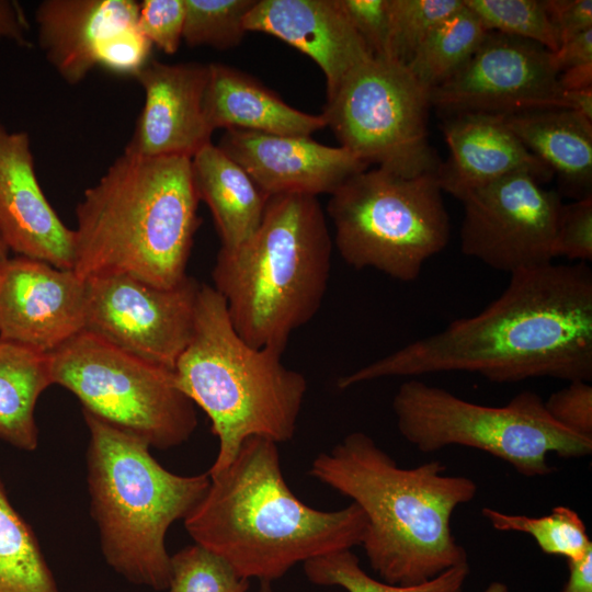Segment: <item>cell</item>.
<instances>
[{"instance_id": "obj_1", "label": "cell", "mask_w": 592, "mask_h": 592, "mask_svg": "<svg viewBox=\"0 0 592 592\" xmlns=\"http://www.w3.org/2000/svg\"><path fill=\"white\" fill-rule=\"evenodd\" d=\"M510 276L503 293L479 314L340 377L338 387L443 372L476 373L499 384L535 377L591 382L592 272L587 263H550Z\"/></svg>"}, {"instance_id": "obj_2", "label": "cell", "mask_w": 592, "mask_h": 592, "mask_svg": "<svg viewBox=\"0 0 592 592\" xmlns=\"http://www.w3.org/2000/svg\"><path fill=\"white\" fill-rule=\"evenodd\" d=\"M444 471L437 460L401 468L371 436L353 432L319 454L309 475L363 511L361 546L379 578L409 587L467 562L451 520L459 505L475 498L477 483Z\"/></svg>"}, {"instance_id": "obj_3", "label": "cell", "mask_w": 592, "mask_h": 592, "mask_svg": "<svg viewBox=\"0 0 592 592\" xmlns=\"http://www.w3.org/2000/svg\"><path fill=\"white\" fill-rule=\"evenodd\" d=\"M185 516L196 544L226 559L241 577L272 582L296 563L362 544L366 519L353 502L321 511L286 485L277 443L251 436Z\"/></svg>"}, {"instance_id": "obj_4", "label": "cell", "mask_w": 592, "mask_h": 592, "mask_svg": "<svg viewBox=\"0 0 592 592\" xmlns=\"http://www.w3.org/2000/svg\"><path fill=\"white\" fill-rule=\"evenodd\" d=\"M198 202L190 158L124 150L76 207L73 272L82 280L126 274L162 288L180 284Z\"/></svg>"}, {"instance_id": "obj_5", "label": "cell", "mask_w": 592, "mask_h": 592, "mask_svg": "<svg viewBox=\"0 0 592 592\" xmlns=\"http://www.w3.org/2000/svg\"><path fill=\"white\" fill-rule=\"evenodd\" d=\"M331 255V237L316 196H271L255 232L236 249H219L213 287L248 344L283 352L292 333L319 310Z\"/></svg>"}, {"instance_id": "obj_6", "label": "cell", "mask_w": 592, "mask_h": 592, "mask_svg": "<svg viewBox=\"0 0 592 592\" xmlns=\"http://www.w3.org/2000/svg\"><path fill=\"white\" fill-rule=\"evenodd\" d=\"M282 353L248 344L220 294L201 284L193 334L173 375L180 390L209 418L218 439L208 475L225 469L248 437L281 443L294 436L308 384L283 364Z\"/></svg>"}, {"instance_id": "obj_7", "label": "cell", "mask_w": 592, "mask_h": 592, "mask_svg": "<svg viewBox=\"0 0 592 592\" xmlns=\"http://www.w3.org/2000/svg\"><path fill=\"white\" fill-rule=\"evenodd\" d=\"M91 513L106 562L132 583L166 590L169 527L208 489L207 473L181 476L163 468L140 439L83 412Z\"/></svg>"}, {"instance_id": "obj_8", "label": "cell", "mask_w": 592, "mask_h": 592, "mask_svg": "<svg viewBox=\"0 0 592 592\" xmlns=\"http://www.w3.org/2000/svg\"><path fill=\"white\" fill-rule=\"evenodd\" d=\"M392 410L400 434L420 452L471 447L510 464L525 477L551 474L550 453L563 458L592 453V439L557 423L540 396L530 390L492 407L411 378L396 391Z\"/></svg>"}, {"instance_id": "obj_9", "label": "cell", "mask_w": 592, "mask_h": 592, "mask_svg": "<svg viewBox=\"0 0 592 592\" xmlns=\"http://www.w3.org/2000/svg\"><path fill=\"white\" fill-rule=\"evenodd\" d=\"M442 193L434 174L406 178L375 168L353 175L327 204L339 254L356 270L417 280L449 240Z\"/></svg>"}, {"instance_id": "obj_10", "label": "cell", "mask_w": 592, "mask_h": 592, "mask_svg": "<svg viewBox=\"0 0 592 592\" xmlns=\"http://www.w3.org/2000/svg\"><path fill=\"white\" fill-rule=\"evenodd\" d=\"M47 355L53 384L71 391L83 412L159 449L179 446L193 434L195 405L177 386L173 371L87 331Z\"/></svg>"}, {"instance_id": "obj_11", "label": "cell", "mask_w": 592, "mask_h": 592, "mask_svg": "<svg viewBox=\"0 0 592 592\" xmlns=\"http://www.w3.org/2000/svg\"><path fill=\"white\" fill-rule=\"evenodd\" d=\"M430 91L406 65L373 57L327 98L322 116L340 146L366 164L400 177L435 174L429 141Z\"/></svg>"}, {"instance_id": "obj_12", "label": "cell", "mask_w": 592, "mask_h": 592, "mask_svg": "<svg viewBox=\"0 0 592 592\" xmlns=\"http://www.w3.org/2000/svg\"><path fill=\"white\" fill-rule=\"evenodd\" d=\"M86 282L84 327L113 346L173 371L194 329L201 283L162 288L126 274Z\"/></svg>"}, {"instance_id": "obj_13", "label": "cell", "mask_w": 592, "mask_h": 592, "mask_svg": "<svg viewBox=\"0 0 592 592\" xmlns=\"http://www.w3.org/2000/svg\"><path fill=\"white\" fill-rule=\"evenodd\" d=\"M460 248L497 271L516 273L553 263L562 202L528 173H515L462 200Z\"/></svg>"}, {"instance_id": "obj_14", "label": "cell", "mask_w": 592, "mask_h": 592, "mask_svg": "<svg viewBox=\"0 0 592 592\" xmlns=\"http://www.w3.org/2000/svg\"><path fill=\"white\" fill-rule=\"evenodd\" d=\"M558 76L551 52L542 45L488 31L469 60L430 91V103L445 116L565 107Z\"/></svg>"}, {"instance_id": "obj_15", "label": "cell", "mask_w": 592, "mask_h": 592, "mask_svg": "<svg viewBox=\"0 0 592 592\" xmlns=\"http://www.w3.org/2000/svg\"><path fill=\"white\" fill-rule=\"evenodd\" d=\"M86 282L16 255L0 271V340L48 354L83 331Z\"/></svg>"}, {"instance_id": "obj_16", "label": "cell", "mask_w": 592, "mask_h": 592, "mask_svg": "<svg viewBox=\"0 0 592 592\" xmlns=\"http://www.w3.org/2000/svg\"><path fill=\"white\" fill-rule=\"evenodd\" d=\"M270 197L282 194L331 195L368 169L346 148L311 137L226 129L217 145Z\"/></svg>"}, {"instance_id": "obj_17", "label": "cell", "mask_w": 592, "mask_h": 592, "mask_svg": "<svg viewBox=\"0 0 592 592\" xmlns=\"http://www.w3.org/2000/svg\"><path fill=\"white\" fill-rule=\"evenodd\" d=\"M135 79L145 102L125 151L192 159L212 143L204 112L208 64H166L150 58Z\"/></svg>"}, {"instance_id": "obj_18", "label": "cell", "mask_w": 592, "mask_h": 592, "mask_svg": "<svg viewBox=\"0 0 592 592\" xmlns=\"http://www.w3.org/2000/svg\"><path fill=\"white\" fill-rule=\"evenodd\" d=\"M0 231L18 255L72 270L73 230L54 210L35 173L30 136L0 123Z\"/></svg>"}, {"instance_id": "obj_19", "label": "cell", "mask_w": 592, "mask_h": 592, "mask_svg": "<svg viewBox=\"0 0 592 592\" xmlns=\"http://www.w3.org/2000/svg\"><path fill=\"white\" fill-rule=\"evenodd\" d=\"M244 29L275 36L310 57L326 77L327 98L374 57L338 0H257Z\"/></svg>"}, {"instance_id": "obj_20", "label": "cell", "mask_w": 592, "mask_h": 592, "mask_svg": "<svg viewBox=\"0 0 592 592\" xmlns=\"http://www.w3.org/2000/svg\"><path fill=\"white\" fill-rule=\"evenodd\" d=\"M442 130L449 149L434 177L442 192L462 201L471 191L515 173L539 183L551 170L510 129L503 115L459 113L445 116Z\"/></svg>"}, {"instance_id": "obj_21", "label": "cell", "mask_w": 592, "mask_h": 592, "mask_svg": "<svg viewBox=\"0 0 592 592\" xmlns=\"http://www.w3.org/2000/svg\"><path fill=\"white\" fill-rule=\"evenodd\" d=\"M134 0H45L35 11L37 41L46 59L69 84L98 66L102 45L137 25Z\"/></svg>"}, {"instance_id": "obj_22", "label": "cell", "mask_w": 592, "mask_h": 592, "mask_svg": "<svg viewBox=\"0 0 592 592\" xmlns=\"http://www.w3.org/2000/svg\"><path fill=\"white\" fill-rule=\"evenodd\" d=\"M204 112L213 132L225 128L310 137L327 127L321 114L292 107L252 76L218 62L208 64Z\"/></svg>"}, {"instance_id": "obj_23", "label": "cell", "mask_w": 592, "mask_h": 592, "mask_svg": "<svg viewBox=\"0 0 592 592\" xmlns=\"http://www.w3.org/2000/svg\"><path fill=\"white\" fill-rule=\"evenodd\" d=\"M523 145L577 200L591 194L592 121L566 107H540L503 115Z\"/></svg>"}, {"instance_id": "obj_24", "label": "cell", "mask_w": 592, "mask_h": 592, "mask_svg": "<svg viewBox=\"0 0 592 592\" xmlns=\"http://www.w3.org/2000/svg\"><path fill=\"white\" fill-rule=\"evenodd\" d=\"M191 166L198 200L212 213L220 248L236 249L259 228L270 196L212 143L191 159Z\"/></svg>"}, {"instance_id": "obj_25", "label": "cell", "mask_w": 592, "mask_h": 592, "mask_svg": "<svg viewBox=\"0 0 592 592\" xmlns=\"http://www.w3.org/2000/svg\"><path fill=\"white\" fill-rule=\"evenodd\" d=\"M50 385L47 354L0 340V440L24 451L37 447L35 406Z\"/></svg>"}, {"instance_id": "obj_26", "label": "cell", "mask_w": 592, "mask_h": 592, "mask_svg": "<svg viewBox=\"0 0 592 592\" xmlns=\"http://www.w3.org/2000/svg\"><path fill=\"white\" fill-rule=\"evenodd\" d=\"M487 33L480 19L464 3L432 30L406 66L431 91L469 60Z\"/></svg>"}, {"instance_id": "obj_27", "label": "cell", "mask_w": 592, "mask_h": 592, "mask_svg": "<svg viewBox=\"0 0 592 592\" xmlns=\"http://www.w3.org/2000/svg\"><path fill=\"white\" fill-rule=\"evenodd\" d=\"M0 592H58L32 530L11 504L1 479Z\"/></svg>"}, {"instance_id": "obj_28", "label": "cell", "mask_w": 592, "mask_h": 592, "mask_svg": "<svg viewBox=\"0 0 592 592\" xmlns=\"http://www.w3.org/2000/svg\"><path fill=\"white\" fill-rule=\"evenodd\" d=\"M308 580L318 585H338L348 592H463L468 562L449 568L415 585L401 587L375 580L360 566L351 549L318 556L303 563Z\"/></svg>"}, {"instance_id": "obj_29", "label": "cell", "mask_w": 592, "mask_h": 592, "mask_svg": "<svg viewBox=\"0 0 592 592\" xmlns=\"http://www.w3.org/2000/svg\"><path fill=\"white\" fill-rule=\"evenodd\" d=\"M481 514L498 531L528 534L547 555L572 561L592 550L584 522L568 506H555L542 516L510 514L492 508H482Z\"/></svg>"}, {"instance_id": "obj_30", "label": "cell", "mask_w": 592, "mask_h": 592, "mask_svg": "<svg viewBox=\"0 0 592 592\" xmlns=\"http://www.w3.org/2000/svg\"><path fill=\"white\" fill-rule=\"evenodd\" d=\"M183 41L191 47H236L247 31L244 19L257 0H184Z\"/></svg>"}, {"instance_id": "obj_31", "label": "cell", "mask_w": 592, "mask_h": 592, "mask_svg": "<svg viewBox=\"0 0 592 592\" xmlns=\"http://www.w3.org/2000/svg\"><path fill=\"white\" fill-rule=\"evenodd\" d=\"M488 31L535 42L554 53L559 37L544 0H464Z\"/></svg>"}, {"instance_id": "obj_32", "label": "cell", "mask_w": 592, "mask_h": 592, "mask_svg": "<svg viewBox=\"0 0 592 592\" xmlns=\"http://www.w3.org/2000/svg\"><path fill=\"white\" fill-rule=\"evenodd\" d=\"M169 592H247L241 577L223 557L200 545H190L170 560Z\"/></svg>"}, {"instance_id": "obj_33", "label": "cell", "mask_w": 592, "mask_h": 592, "mask_svg": "<svg viewBox=\"0 0 592 592\" xmlns=\"http://www.w3.org/2000/svg\"><path fill=\"white\" fill-rule=\"evenodd\" d=\"M463 0H390L389 59L407 65L415 50Z\"/></svg>"}, {"instance_id": "obj_34", "label": "cell", "mask_w": 592, "mask_h": 592, "mask_svg": "<svg viewBox=\"0 0 592 592\" xmlns=\"http://www.w3.org/2000/svg\"><path fill=\"white\" fill-rule=\"evenodd\" d=\"M184 0H144L139 2L137 29L166 54H174L183 39Z\"/></svg>"}, {"instance_id": "obj_35", "label": "cell", "mask_w": 592, "mask_h": 592, "mask_svg": "<svg viewBox=\"0 0 592 592\" xmlns=\"http://www.w3.org/2000/svg\"><path fill=\"white\" fill-rule=\"evenodd\" d=\"M592 260V195L563 204L555 239V257Z\"/></svg>"}, {"instance_id": "obj_36", "label": "cell", "mask_w": 592, "mask_h": 592, "mask_svg": "<svg viewBox=\"0 0 592 592\" xmlns=\"http://www.w3.org/2000/svg\"><path fill=\"white\" fill-rule=\"evenodd\" d=\"M374 57L389 58L390 0H338Z\"/></svg>"}, {"instance_id": "obj_37", "label": "cell", "mask_w": 592, "mask_h": 592, "mask_svg": "<svg viewBox=\"0 0 592 592\" xmlns=\"http://www.w3.org/2000/svg\"><path fill=\"white\" fill-rule=\"evenodd\" d=\"M574 380L544 401L549 415L567 430L592 439V386Z\"/></svg>"}, {"instance_id": "obj_38", "label": "cell", "mask_w": 592, "mask_h": 592, "mask_svg": "<svg viewBox=\"0 0 592 592\" xmlns=\"http://www.w3.org/2000/svg\"><path fill=\"white\" fill-rule=\"evenodd\" d=\"M151 43L137 25L111 36L100 48L98 66L117 75L136 76L149 61Z\"/></svg>"}, {"instance_id": "obj_39", "label": "cell", "mask_w": 592, "mask_h": 592, "mask_svg": "<svg viewBox=\"0 0 592 592\" xmlns=\"http://www.w3.org/2000/svg\"><path fill=\"white\" fill-rule=\"evenodd\" d=\"M547 14L557 31L560 45L592 29L591 0H544Z\"/></svg>"}, {"instance_id": "obj_40", "label": "cell", "mask_w": 592, "mask_h": 592, "mask_svg": "<svg viewBox=\"0 0 592 592\" xmlns=\"http://www.w3.org/2000/svg\"><path fill=\"white\" fill-rule=\"evenodd\" d=\"M551 60L558 73L576 67L592 65V29L561 43L551 53Z\"/></svg>"}, {"instance_id": "obj_41", "label": "cell", "mask_w": 592, "mask_h": 592, "mask_svg": "<svg viewBox=\"0 0 592 592\" xmlns=\"http://www.w3.org/2000/svg\"><path fill=\"white\" fill-rule=\"evenodd\" d=\"M0 38L9 39L22 47H29L27 23L19 4L0 0Z\"/></svg>"}, {"instance_id": "obj_42", "label": "cell", "mask_w": 592, "mask_h": 592, "mask_svg": "<svg viewBox=\"0 0 592 592\" xmlns=\"http://www.w3.org/2000/svg\"><path fill=\"white\" fill-rule=\"evenodd\" d=\"M569 576L560 592H592V550L568 561Z\"/></svg>"}, {"instance_id": "obj_43", "label": "cell", "mask_w": 592, "mask_h": 592, "mask_svg": "<svg viewBox=\"0 0 592 592\" xmlns=\"http://www.w3.org/2000/svg\"><path fill=\"white\" fill-rule=\"evenodd\" d=\"M558 79L563 91L592 88V65L567 69Z\"/></svg>"}, {"instance_id": "obj_44", "label": "cell", "mask_w": 592, "mask_h": 592, "mask_svg": "<svg viewBox=\"0 0 592 592\" xmlns=\"http://www.w3.org/2000/svg\"><path fill=\"white\" fill-rule=\"evenodd\" d=\"M562 101L566 109L592 121V88L563 91Z\"/></svg>"}, {"instance_id": "obj_45", "label": "cell", "mask_w": 592, "mask_h": 592, "mask_svg": "<svg viewBox=\"0 0 592 592\" xmlns=\"http://www.w3.org/2000/svg\"><path fill=\"white\" fill-rule=\"evenodd\" d=\"M9 248L2 237V234L0 231V271L3 269L5 263L8 262L9 258Z\"/></svg>"}, {"instance_id": "obj_46", "label": "cell", "mask_w": 592, "mask_h": 592, "mask_svg": "<svg viewBox=\"0 0 592 592\" xmlns=\"http://www.w3.org/2000/svg\"><path fill=\"white\" fill-rule=\"evenodd\" d=\"M483 592H509V588L499 581L491 582Z\"/></svg>"}, {"instance_id": "obj_47", "label": "cell", "mask_w": 592, "mask_h": 592, "mask_svg": "<svg viewBox=\"0 0 592 592\" xmlns=\"http://www.w3.org/2000/svg\"><path fill=\"white\" fill-rule=\"evenodd\" d=\"M260 592H275V591L271 588V582L262 581L261 587H260Z\"/></svg>"}]
</instances>
